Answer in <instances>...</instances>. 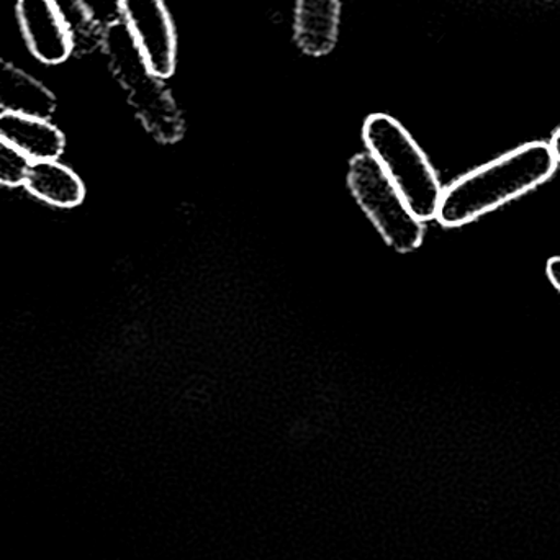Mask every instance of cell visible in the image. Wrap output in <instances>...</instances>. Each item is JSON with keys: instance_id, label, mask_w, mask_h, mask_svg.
<instances>
[{"instance_id": "cell-8", "label": "cell", "mask_w": 560, "mask_h": 560, "mask_svg": "<svg viewBox=\"0 0 560 560\" xmlns=\"http://www.w3.org/2000/svg\"><path fill=\"white\" fill-rule=\"evenodd\" d=\"M341 0H296L295 43L305 55H328L335 48Z\"/></svg>"}, {"instance_id": "cell-5", "label": "cell", "mask_w": 560, "mask_h": 560, "mask_svg": "<svg viewBox=\"0 0 560 560\" xmlns=\"http://www.w3.org/2000/svg\"><path fill=\"white\" fill-rule=\"evenodd\" d=\"M121 16L148 66L161 79L176 69V32L163 0H120Z\"/></svg>"}, {"instance_id": "cell-9", "label": "cell", "mask_w": 560, "mask_h": 560, "mask_svg": "<svg viewBox=\"0 0 560 560\" xmlns=\"http://www.w3.org/2000/svg\"><path fill=\"white\" fill-rule=\"evenodd\" d=\"M56 105L55 94L42 81L0 56V110L49 118Z\"/></svg>"}, {"instance_id": "cell-4", "label": "cell", "mask_w": 560, "mask_h": 560, "mask_svg": "<svg viewBox=\"0 0 560 560\" xmlns=\"http://www.w3.org/2000/svg\"><path fill=\"white\" fill-rule=\"evenodd\" d=\"M348 184L355 202L395 252L408 255L420 248L424 223L411 212L400 190L371 154L352 158Z\"/></svg>"}, {"instance_id": "cell-1", "label": "cell", "mask_w": 560, "mask_h": 560, "mask_svg": "<svg viewBox=\"0 0 560 560\" xmlns=\"http://www.w3.org/2000/svg\"><path fill=\"white\" fill-rule=\"evenodd\" d=\"M558 164L551 144H523L446 187L436 220L446 229L476 222L551 179Z\"/></svg>"}, {"instance_id": "cell-3", "label": "cell", "mask_w": 560, "mask_h": 560, "mask_svg": "<svg viewBox=\"0 0 560 560\" xmlns=\"http://www.w3.org/2000/svg\"><path fill=\"white\" fill-rule=\"evenodd\" d=\"M104 46L112 71L128 92L143 127L161 143L179 141L184 135L183 115L163 79L151 71L125 22L105 30Z\"/></svg>"}, {"instance_id": "cell-2", "label": "cell", "mask_w": 560, "mask_h": 560, "mask_svg": "<svg viewBox=\"0 0 560 560\" xmlns=\"http://www.w3.org/2000/svg\"><path fill=\"white\" fill-rule=\"evenodd\" d=\"M362 138L368 153L400 190L411 212L423 223L436 220L444 189L410 131L390 115L374 114L364 121Z\"/></svg>"}, {"instance_id": "cell-6", "label": "cell", "mask_w": 560, "mask_h": 560, "mask_svg": "<svg viewBox=\"0 0 560 560\" xmlns=\"http://www.w3.org/2000/svg\"><path fill=\"white\" fill-rule=\"evenodd\" d=\"M16 19L36 59L55 66L71 56L74 36L56 0H16Z\"/></svg>"}, {"instance_id": "cell-14", "label": "cell", "mask_w": 560, "mask_h": 560, "mask_svg": "<svg viewBox=\"0 0 560 560\" xmlns=\"http://www.w3.org/2000/svg\"><path fill=\"white\" fill-rule=\"evenodd\" d=\"M551 148L552 151H555L556 160H558V163H560V128L558 131H556L555 137H552Z\"/></svg>"}, {"instance_id": "cell-13", "label": "cell", "mask_w": 560, "mask_h": 560, "mask_svg": "<svg viewBox=\"0 0 560 560\" xmlns=\"http://www.w3.org/2000/svg\"><path fill=\"white\" fill-rule=\"evenodd\" d=\"M546 275H548L552 285L560 292V256L549 259L548 266H546Z\"/></svg>"}, {"instance_id": "cell-10", "label": "cell", "mask_w": 560, "mask_h": 560, "mask_svg": "<svg viewBox=\"0 0 560 560\" xmlns=\"http://www.w3.org/2000/svg\"><path fill=\"white\" fill-rule=\"evenodd\" d=\"M23 187L35 199L56 209H75L85 199V186L81 177L59 161L32 163Z\"/></svg>"}, {"instance_id": "cell-12", "label": "cell", "mask_w": 560, "mask_h": 560, "mask_svg": "<svg viewBox=\"0 0 560 560\" xmlns=\"http://www.w3.org/2000/svg\"><path fill=\"white\" fill-rule=\"evenodd\" d=\"M84 12L98 25L110 26L120 22V0H78Z\"/></svg>"}, {"instance_id": "cell-7", "label": "cell", "mask_w": 560, "mask_h": 560, "mask_svg": "<svg viewBox=\"0 0 560 560\" xmlns=\"http://www.w3.org/2000/svg\"><path fill=\"white\" fill-rule=\"evenodd\" d=\"M0 137L25 154L32 163L58 161L65 153V135L49 118L2 112Z\"/></svg>"}, {"instance_id": "cell-11", "label": "cell", "mask_w": 560, "mask_h": 560, "mask_svg": "<svg viewBox=\"0 0 560 560\" xmlns=\"http://www.w3.org/2000/svg\"><path fill=\"white\" fill-rule=\"evenodd\" d=\"M32 161L0 137V186L20 187L25 184Z\"/></svg>"}]
</instances>
